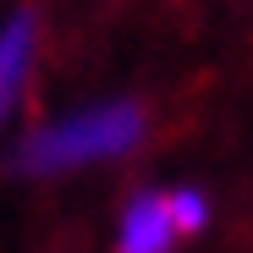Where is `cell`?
<instances>
[{"mask_svg": "<svg viewBox=\"0 0 253 253\" xmlns=\"http://www.w3.org/2000/svg\"><path fill=\"white\" fill-rule=\"evenodd\" d=\"M28 61H33V17H11L0 28V116H6L22 94V77H28Z\"/></svg>", "mask_w": 253, "mask_h": 253, "instance_id": "obj_3", "label": "cell"}, {"mask_svg": "<svg viewBox=\"0 0 253 253\" xmlns=\"http://www.w3.org/2000/svg\"><path fill=\"white\" fill-rule=\"evenodd\" d=\"M176 242V220H171V204L160 193H138L121 215V237L116 253H171Z\"/></svg>", "mask_w": 253, "mask_h": 253, "instance_id": "obj_2", "label": "cell"}, {"mask_svg": "<svg viewBox=\"0 0 253 253\" xmlns=\"http://www.w3.org/2000/svg\"><path fill=\"white\" fill-rule=\"evenodd\" d=\"M171 204V220H176V231H204V220H209V204H204V193H171L165 198Z\"/></svg>", "mask_w": 253, "mask_h": 253, "instance_id": "obj_4", "label": "cell"}, {"mask_svg": "<svg viewBox=\"0 0 253 253\" xmlns=\"http://www.w3.org/2000/svg\"><path fill=\"white\" fill-rule=\"evenodd\" d=\"M143 126L149 121L138 105H94V110L55 121V126H39L22 143V165L28 171H72V165L116 160V154L143 143Z\"/></svg>", "mask_w": 253, "mask_h": 253, "instance_id": "obj_1", "label": "cell"}]
</instances>
